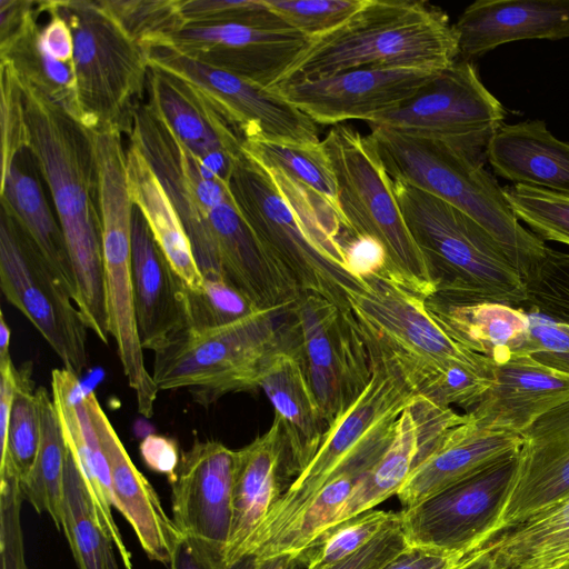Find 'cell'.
<instances>
[{
    "mask_svg": "<svg viewBox=\"0 0 569 569\" xmlns=\"http://www.w3.org/2000/svg\"><path fill=\"white\" fill-rule=\"evenodd\" d=\"M20 82L28 150L47 184L64 236L74 302L87 328L108 343L99 179L91 131L38 89Z\"/></svg>",
    "mask_w": 569,
    "mask_h": 569,
    "instance_id": "cell-1",
    "label": "cell"
},
{
    "mask_svg": "<svg viewBox=\"0 0 569 569\" xmlns=\"http://www.w3.org/2000/svg\"><path fill=\"white\" fill-rule=\"evenodd\" d=\"M400 520V512L370 509L331 527L298 557L303 569H329Z\"/></svg>",
    "mask_w": 569,
    "mask_h": 569,
    "instance_id": "cell-42",
    "label": "cell"
},
{
    "mask_svg": "<svg viewBox=\"0 0 569 569\" xmlns=\"http://www.w3.org/2000/svg\"><path fill=\"white\" fill-rule=\"evenodd\" d=\"M349 273L357 280L381 274L387 267L382 243L371 236H350L341 240Z\"/></svg>",
    "mask_w": 569,
    "mask_h": 569,
    "instance_id": "cell-52",
    "label": "cell"
},
{
    "mask_svg": "<svg viewBox=\"0 0 569 569\" xmlns=\"http://www.w3.org/2000/svg\"><path fill=\"white\" fill-rule=\"evenodd\" d=\"M39 28L36 19L7 50L0 52V60L10 61L20 80L38 89L78 120L74 63L60 62L46 52L38 41Z\"/></svg>",
    "mask_w": 569,
    "mask_h": 569,
    "instance_id": "cell-40",
    "label": "cell"
},
{
    "mask_svg": "<svg viewBox=\"0 0 569 569\" xmlns=\"http://www.w3.org/2000/svg\"><path fill=\"white\" fill-rule=\"evenodd\" d=\"M287 313L283 347L300 360L328 428L368 383V348L348 308L319 295L300 292Z\"/></svg>",
    "mask_w": 569,
    "mask_h": 569,
    "instance_id": "cell-12",
    "label": "cell"
},
{
    "mask_svg": "<svg viewBox=\"0 0 569 569\" xmlns=\"http://www.w3.org/2000/svg\"><path fill=\"white\" fill-rule=\"evenodd\" d=\"M74 40L78 120L88 129L110 127L129 136L133 113L146 100L149 64L99 0H46Z\"/></svg>",
    "mask_w": 569,
    "mask_h": 569,
    "instance_id": "cell-9",
    "label": "cell"
},
{
    "mask_svg": "<svg viewBox=\"0 0 569 569\" xmlns=\"http://www.w3.org/2000/svg\"><path fill=\"white\" fill-rule=\"evenodd\" d=\"M144 463L153 471L164 473L171 479L179 466L180 458L174 440L159 435H149L140 443Z\"/></svg>",
    "mask_w": 569,
    "mask_h": 569,
    "instance_id": "cell-55",
    "label": "cell"
},
{
    "mask_svg": "<svg viewBox=\"0 0 569 569\" xmlns=\"http://www.w3.org/2000/svg\"><path fill=\"white\" fill-rule=\"evenodd\" d=\"M19 382L11 358L0 362V451L6 447L9 421Z\"/></svg>",
    "mask_w": 569,
    "mask_h": 569,
    "instance_id": "cell-56",
    "label": "cell"
},
{
    "mask_svg": "<svg viewBox=\"0 0 569 569\" xmlns=\"http://www.w3.org/2000/svg\"><path fill=\"white\" fill-rule=\"evenodd\" d=\"M408 549L400 520L355 555L329 569H383Z\"/></svg>",
    "mask_w": 569,
    "mask_h": 569,
    "instance_id": "cell-51",
    "label": "cell"
},
{
    "mask_svg": "<svg viewBox=\"0 0 569 569\" xmlns=\"http://www.w3.org/2000/svg\"><path fill=\"white\" fill-rule=\"evenodd\" d=\"M142 49L164 44L186 24L181 0H99Z\"/></svg>",
    "mask_w": 569,
    "mask_h": 569,
    "instance_id": "cell-43",
    "label": "cell"
},
{
    "mask_svg": "<svg viewBox=\"0 0 569 569\" xmlns=\"http://www.w3.org/2000/svg\"><path fill=\"white\" fill-rule=\"evenodd\" d=\"M131 258L139 339L143 350L156 352L188 328L186 284L137 206L132 211Z\"/></svg>",
    "mask_w": 569,
    "mask_h": 569,
    "instance_id": "cell-24",
    "label": "cell"
},
{
    "mask_svg": "<svg viewBox=\"0 0 569 569\" xmlns=\"http://www.w3.org/2000/svg\"><path fill=\"white\" fill-rule=\"evenodd\" d=\"M30 363L19 370L8 436L0 456V470L9 469L20 481L30 473L40 446L41 425L37 389Z\"/></svg>",
    "mask_w": 569,
    "mask_h": 569,
    "instance_id": "cell-41",
    "label": "cell"
},
{
    "mask_svg": "<svg viewBox=\"0 0 569 569\" xmlns=\"http://www.w3.org/2000/svg\"><path fill=\"white\" fill-rule=\"evenodd\" d=\"M99 179L104 290L109 335L133 390L138 411L150 418L159 389L144 363L134 310L131 228L133 202L127 183V150L122 133L91 130Z\"/></svg>",
    "mask_w": 569,
    "mask_h": 569,
    "instance_id": "cell-8",
    "label": "cell"
},
{
    "mask_svg": "<svg viewBox=\"0 0 569 569\" xmlns=\"http://www.w3.org/2000/svg\"><path fill=\"white\" fill-rule=\"evenodd\" d=\"M253 557L228 566L223 559L206 555L182 537H180L169 562L170 569H253Z\"/></svg>",
    "mask_w": 569,
    "mask_h": 569,
    "instance_id": "cell-54",
    "label": "cell"
},
{
    "mask_svg": "<svg viewBox=\"0 0 569 569\" xmlns=\"http://www.w3.org/2000/svg\"><path fill=\"white\" fill-rule=\"evenodd\" d=\"M386 172L456 207L500 246L526 282L547 246L513 214L503 188L485 169L482 157L443 141L372 128L368 136Z\"/></svg>",
    "mask_w": 569,
    "mask_h": 569,
    "instance_id": "cell-4",
    "label": "cell"
},
{
    "mask_svg": "<svg viewBox=\"0 0 569 569\" xmlns=\"http://www.w3.org/2000/svg\"><path fill=\"white\" fill-rule=\"evenodd\" d=\"M458 57L455 24L441 9L423 1L367 0L341 27L313 39L278 84L357 68L441 71Z\"/></svg>",
    "mask_w": 569,
    "mask_h": 569,
    "instance_id": "cell-5",
    "label": "cell"
},
{
    "mask_svg": "<svg viewBox=\"0 0 569 569\" xmlns=\"http://www.w3.org/2000/svg\"><path fill=\"white\" fill-rule=\"evenodd\" d=\"M262 389L280 421L287 488L302 472L319 449L327 425L300 360L286 347L268 359L259 379Z\"/></svg>",
    "mask_w": 569,
    "mask_h": 569,
    "instance_id": "cell-30",
    "label": "cell"
},
{
    "mask_svg": "<svg viewBox=\"0 0 569 569\" xmlns=\"http://www.w3.org/2000/svg\"><path fill=\"white\" fill-rule=\"evenodd\" d=\"M330 160L343 230L371 236L387 252L383 274L427 299L436 284L400 210L393 182L368 136L337 124L321 141Z\"/></svg>",
    "mask_w": 569,
    "mask_h": 569,
    "instance_id": "cell-7",
    "label": "cell"
},
{
    "mask_svg": "<svg viewBox=\"0 0 569 569\" xmlns=\"http://www.w3.org/2000/svg\"><path fill=\"white\" fill-rule=\"evenodd\" d=\"M188 328L203 330L240 320L258 309L222 278H203L198 290L186 286Z\"/></svg>",
    "mask_w": 569,
    "mask_h": 569,
    "instance_id": "cell-46",
    "label": "cell"
},
{
    "mask_svg": "<svg viewBox=\"0 0 569 569\" xmlns=\"http://www.w3.org/2000/svg\"><path fill=\"white\" fill-rule=\"evenodd\" d=\"M392 182L405 222L436 284L433 296L453 302L526 306V282L485 228L428 192Z\"/></svg>",
    "mask_w": 569,
    "mask_h": 569,
    "instance_id": "cell-6",
    "label": "cell"
},
{
    "mask_svg": "<svg viewBox=\"0 0 569 569\" xmlns=\"http://www.w3.org/2000/svg\"><path fill=\"white\" fill-rule=\"evenodd\" d=\"M469 569H563L569 566V498L468 552Z\"/></svg>",
    "mask_w": 569,
    "mask_h": 569,
    "instance_id": "cell-33",
    "label": "cell"
},
{
    "mask_svg": "<svg viewBox=\"0 0 569 569\" xmlns=\"http://www.w3.org/2000/svg\"><path fill=\"white\" fill-rule=\"evenodd\" d=\"M569 400V375L515 353L492 367V382L468 413L478 423L522 433L552 408Z\"/></svg>",
    "mask_w": 569,
    "mask_h": 569,
    "instance_id": "cell-27",
    "label": "cell"
},
{
    "mask_svg": "<svg viewBox=\"0 0 569 569\" xmlns=\"http://www.w3.org/2000/svg\"><path fill=\"white\" fill-rule=\"evenodd\" d=\"M440 71L357 68L312 80L280 83L278 91L317 124L367 123L399 107Z\"/></svg>",
    "mask_w": 569,
    "mask_h": 569,
    "instance_id": "cell-19",
    "label": "cell"
},
{
    "mask_svg": "<svg viewBox=\"0 0 569 569\" xmlns=\"http://www.w3.org/2000/svg\"><path fill=\"white\" fill-rule=\"evenodd\" d=\"M1 178L29 142L26 107L19 76L8 60H0Z\"/></svg>",
    "mask_w": 569,
    "mask_h": 569,
    "instance_id": "cell-48",
    "label": "cell"
},
{
    "mask_svg": "<svg viewBox=\"0 0 569 569\" xmlns=\"http://www.w3.org/2000/svg\"><path fill=\"white\" fill-rule=\"evenodd\" d=\"M22 159L21 152L1 178V208L17 220L74 297L72 268L58 217L44 194L38 167L30 169L32 154L28 167Z\"/></svg>",
    "mask_w": 569,
    "mask_h": 569,
    "instance_id": "cell-36",
    "label": "cell"
},
{
    "mask_svg": "<svg viewBox=\"0 0 569 569\" xmlns=\"http://www.w3.org/2000/svg\"><path fill=\"white\" fill-rule=\"evenodd\" d=\"M0 287L77 376L89 365L87 326L71 291L4 209L0 213Z\"/></svg>",
    "mask_w": 569,
    "mask_h": 569,
    "instance_id": "cell-13",
    "label": "cell"
},
{
    "mask_svg": "<svg viewBox=\"0 0 569 569\" xmlns=\"http://www.w3.org/2000/svg\"><path fill=\"white\" fill-rule=\"evenodd\" d=\"M368 353V383L327 428L312 460L252 535L246 557H279L320 490L341 472L367 473L390 446L401 413L419 398L388 362L369 350Z\"/></svg>",
    "mask_w": 569,
    "mask_h": 569,
    "instance_id": "cell-3",
    "label": "cell"
},
{
    "mask_svg": "<svg viewBox=\"0 0 569 569\" xmlns=\"http://www.w3.org/2000/svg\"><path fill=\"white\" fill-rule=\"evenodd\" d=\"M253 569H303V563L298 556H279L269 559H254Z\"/></svg>",
    "mask_w": 569,
    "mask_h": 569,
    "instance_id": "cell-59",
    "label": "cell"
},
{
    "mask_svg": "<svg viewBox=\"0 0 569 569\" xmlns=\"http://www.w3.org/2000/svg\"><path fill=\"white\" fill-rule=\"evenodd\" d=\"M284 441L280 421L238 450L232 493V523L224 562L244 559L249 540L287 490L283 476Z\"/></svg>",
    "mask_w": 569,
    "mask_h": 569,
    "instance_id": "cell-31",
    "label": "cell"
},
{
    "mask_svg": "<svg viewBox=\"0 0 569 569\" xmlns=\"http://www.w3.org/2000/svg\"><path fill=\"white\" fill-rule=\"evenodd\" d=\"M86 402L108 461L113 507L127 519L147 556L169 565L179 531L153 487L131 461L93 391H86Z\"/></svg>",
    "mask_w": 569,
    "mask_h": 569,
    "instance_id": "cell-26",
    "label": "cell"
},
{
    "mask_svg": "<svg viewBox=\"0 0 569 569\" xmlns=\"http://www.w3.org/2000/svg\"><path fill=\"white\" fill-rule=\"evenodd\" d=\"M228 189L240 216L300 291L346 308L345 290L361 286L363 280L355 279L347 269L339 217L244 151L234 164Z\"/></svg>",
    "mask_w": 569,
    "mask_h": 569,
    "instance_id": "cell-2",
    "label": "cell"
},
{
    "mask_svg": "<svg viewBox=\"0 0 569 569\" xmlns=\"http://www.w3.org/2000/svg\"><path fill=\"white\" fill-rule=\"evenodd\" d=\"M521 436L512 481L483 542L569 498V400Z\"/></svg>",
    "mask_w": 569,
    "mask_h": 569,
    "instance_id": "cell-21",
    "label": "cell"
},
{
    "mask_svg": "<svg viewBox=\"0 0 569 569\" xmlns=\"http://www.w3.org/2000/svg\"><path fill=\"white\" fill-rule=\"evenodd\" d=\"M366 473L345 471L330 480L311 501L279 556H298L337 520L343 505Z\"/></svg>",
    "mask_w": 569,
    "mask_h": 569,
    "instance_id": "cell-45",
    "label": "cell"
},
{
    "mask_svg": "<svg viewBox=\"0 0 569 569\" xmlns=\"http://www.w3.org/2000/svg\"><path fill=\"white\" fill-rule=\"evenodd\" d=\"M52 399L62 432L82 476L93 515L112 540L124 569H133L132 556L112 515L110 471L98 433L89 415L79 376L62 368L51 372Z\"/></svg>",
    "mask_w": 569,
    "mask_h": 569,
    "instance_id": "cell-28",
    "label": "cell"
},
{
    "mask_svg": "<svg viewBox=\"0 0 569 569\" xmlns=\"http://www.w3.org/2000/svg\"><path fill=\"white\" fill-rule=\"evenodd\" d=\"M10 339L11 330L6 321L4 315L0 312V362L4 361L10 357Z\"/></svg>",
    "mask_w": 569,
    "mask_h": 569,
    "instance_id": "cell-60",
    "label": "cell"
},
{
    "mask_svg": "<svg viewBox=\"0 0 569 569\" xmlns=\"http://www.w3.org/2000/svg\"><path fill=\"white\" fill-rule=\"evenodd\" d=\"M283 312L260 309L221 327L186 329L154 352L157 388L188 389L202 406L227 393L259 389L269 357L283 346L278 323Z\"/></svg>",
    "mask_w": 569,
    "mask_h": 569,
    "instance_id": "cell-10",
    "label": "cell"
},
{
    "mask_svg": "<svg viewBox=\"0 0 569 569\" xmlns=\"http://www.w3.org/2000/svg\"><path fill=\"white\" fill-rule=\"evenodd\" d=\"M243 151L267 169L286 176L316 203L339 214L337 182L321 141L297 144L251 140L243 142Z\"/></svg>",
    "mask_w": 569,
    "mask_h": 569,
    "instance_id": "cell-38",
    "label": "cell"
},
{
    "mask_svg": "<svg viewBox=\"0 0 569 569\" xmlns=\"http://www.w3.org/2000/svg\"><path fill=\"white\" fill-rule=\"evenodd\" d=\"M346 306L369 351L393 368L460 363L492 370L493 363L449 336L426 299L381 273L345 290Z\"/></svg>",
    "mask_w": 569,
    "mask_h": 569,
    "instance_id": "cell-11",
    "label": "cell"
},
{
    "mask_svg": "<svg viewBox=\"0 0 569 569\" xmlns=\"http://www.w3.org/2000/svg\"><path fill=\"white\" fill-rule=\"evenodd\" d=\"M465 555L409 548L383 569H440L461 559Z\"/></svg>",
    "mask_w": 569,
    "mask_h": 569,
    "instance_id": "cell-57",
    "label": "cell"
},
{
    "mask_svg": "<svg viewBox=\"0 0 569 569\" xmlns=\"http://www.w3.org/2000/svg\"><path fill=\"white\" fill-rule=\"evenodd\" d=\"M455 28L465 61L513 41L561 40L569 38V0H477Z\"/></svg>",
    "mask_w": 569,
    "mask_h": 569,
    "instance_id": "cell-29",
    "label": "cell"
},
{
    "mask_svg": "<svg viewBox=\"0 0 569 569\" xmlns=\"http://www.w3.org/2000/svg\"><path fill=\"white\" fill-rule=\"evenodd\" d=\"M184 24L242 23L266 28H291L262 0H181Z\"/></svg>",
    "mask_w": 569,
    "mask_h": 569,
    "instance_id": "cell-49",
    "label": "cell"
},
{
    "mask_svg": "<svg viewBox=\"0 0 569 569\" xmlns=\"http://www.w3.org/2000/svg\"><path fill=\"white\" fill-rule=\"evenodd\" d=\"M463 417L465 415H458L451 408L440 407L423 397L406 408L398 420L390 446L357 483L333 526L373 509L397 495L411 471L430 452L442 433Z\"/></svg>",
    "mask_w": 569,
    "mask_h": 569,
    "instance_id": "cell-25",
    "label": "cell"
},
{
    "mask_svg": "<svg viewBox=\"0 0 569 569\" xmlns=\"http://www.w3.org/2000/svg\"><path fill=\"white\" fill-rule=\"evenodd\" d=\"M517 453L402 509L409 548L468 553L480 546L512 481Z\"/></svg>",
    "mask_w": 569,
    "mask_h": 569,
    "instance_id": "cell-17",
    "label": "cell"
},
{
    "mask_svg": "<svg viewBox=\"0 0 569 569\" xmlns=\"http://www.w3.org/2000/svg\"><path fill=\"white\" fill-rule=\"evenodd\" d=\"M238 450L219 441H194L181 455L171 483L172 521L190 543L223 559L232 523Z\"/></svg>",
    "mask_w": 569,
    "mask_h": 569,
    "instance_id": "cell-18",
    "label": "cell"
},
{
    "mask_svg": "<svg viewBox=\"0 0 569 569\" xmlns=\"http://www.w3.org/2000/svg\"><path fill=\"white\" fill-rule=\"evenodd\" d=\"M518 353L569 375V323L550 318L535 320L530 315L527 338Z\"/></svg>",
    "mask_w": 569,
    "mask_h": 569,
    "instance_id": "cell-50",
    "label": "cell"
},
{
    "mask_svg": "<svg viewBox=\"0 0 569 569\" xmlns=\"http://www.w3.org/2000/svg\"><path fill=\"white\" fill-rule=\"evenodd\" d=\"M311 41L292 28L214 23L184 26L164 44L202 64L273 88Z\"/></svg>",
    "mask_w": 569,
    "mask_h": 569,
    "instance_id": "cell-20",
    "label": "cell"
},
{
    "mask_svg": "<svg viewBox=\"0 0 569 569\" xmlns=\"http://www.w3.org/2000/svg\"><path fill=\"white\" fill-rule=\"evenodd\" d=\"M39 13L37 1L0 0V52L7 50Z\"/></svg>",
    "mask_w": 569,
    "mask_h": 569,
    "instance_id": "cell-53",
    "label": "cell"
},
{
    "mask_svg": "<svg viewBox=\"0 0 569 569\" xmlns=\"http://www.w3.org/2000/svg\"><path fill=\"white\" fill-rule=\"evenodd\" d=\"M262 1L288 26L313 40L341 27L367 0Z\"/></svg>",
    "mask_w": 569,
    "mask_h": 569,
    "instance_id": "cell-47",
    "label": "cell"
},
{
    "mask_svg": "<svg viewBox=\"0 0 569 569\" xmlns=\"http://www.w3.org/2000/svg\"><path fill=\"white\" fill-rule=\"evenodd\" d=\"M128 138L146 158L176 208L202 277L222 278L209 214L231 199L228 184L201 164L146 100L133 113Z\"/></svg>",
    "mask_w": 569,
    "mask_h": 569,
    "instance_id": "cell-15",
    "label": "cell"
},
{
    "mask_svg": "<svg viewBox=\"0 0 569 569\" xmlns=\"http://www.w3.org/2000/svg\"><path fill=\"white\" fill-rule=\"evenodd\" d=\"M522 443L517 432L485 427L468 413L448 428L415 467L397 493L403 509L481 470L515 456Z\"/></svg>",
    "mask_w": 569,
    "mask_h": 569,
    "instance_id": "cell-23",
    "label": "cell"
},
{
    "mask_svg": "<svg viewBox=\"0 0 569 569\" xmlns=\"http://www.w3.org/2000/svg\"><path fill=\"white\" fill-rule=\"evenodd\" d=\"M503 191L513 214L535 236L569 247V197L522 184Z\"/></svg>",
    "mask_w": 569,
    "mask_h": 569,
    "instance_id": "cell-44",
    "label": "cell"
},
{
    "mask_svg": "<svg viewBox=\"0 0 569 569\" xmlns=\"http://www.w3.org/2000/svg\"><path fill=\"white\" fill-rule=\"evenodd\" d=\"M41 437L36 462L28 477L20 481L23 499L39 512L49 515L61 530V505L68 446L53 403L43 387L37 388Z\"/></svg>",
    "mask_w": 569,
    "mask_h": 569,
    "instance_id": "cell-37",
    "label": "cell"
},
{
    "mask_svg": "<svg viewBox=\"0 0 569 569\" xmlns=\"http://www.w3.org/2000/svg\"><path fill=\"white\" fill-rule=\"evenodd\" d=\"M505 114L503 106L482 83L475 66L458 59L399 107L368 124L485 154Z\"/></svg>",
    "mask_w": 569,
    "mask_h": 569,
    "instance_id": "cell-14",
    "label": "cell"
},
{
    "mask_svg": "<svg viewBox=\"0 0 569 569\" xmlns=\"http://www.w3.org/2000/svg\"><path fill=\"white\" fill-rule=\"evenodd\" d=\"M426 306L449 336L495 365L520 351L530 327L523 308L503 303L453 302L431 296Z\"/></svg>",
    "mask_w": 569,
    "mask_h": 569,
    "instance_id": "cell-34",
    "label": "cell"
},
{
    "mask_svg": "<svg viewBox=\"0 0 569 569\" xmlns=\"http://www.w3.org/2000/svg\"><path fill=\"white\" fill-rule=\"evenodd\" d=\"M563 569H569V566H568V567H566V568H563Z\"/></svg>",
    "mask_w": 569,
    "mask_h": 569,
    "instance_id": "cell-62",
    "label": "cell"
},
{
    "mask_svg": "<svg viewBox=\"0 0 569 569\" xmlns=\"http://www.w3.org/2000/svg\"><path fill=\"white\" fill-rule=\"evenodd\" d=\"M485 157L498 177L513 184L569 197V142L556 138L542 120L502 123Z\"/></svg>",
    "mask_w": 569,
    "mask_h": 569,
    "instance_id": "cell-32",
    "label": "cell"
},
{
    "mask_svg": "<svg viewBox=\"0 0 569 569\" xmlns=\"http://www.w3.org/2000/svg\"><path fill=\"white\" fill-rule=\"evenodd\" d=\"M126 170L131 200L142 212L159 248L184 284L198 290L203 277L183 223L146 158L130 143Z\"/></svg>",
    "mask_w": 569,
    "mask_h": 569,
    "instance_id": "cell-35",
    "label": "cell"
},
{
    "mask_svg": "<svg viewBox=\"0 0 569 569\" xmlns=\"http://www.w3.org/2000/svg\"><path fill=\"white\" fill-rule=\"evenodd\" d=\"M61 529L79 569H118L114 545L93 515L82 476L69 448Z\"/></svg>",
    "mask_w": 569,
    "mask_h": 569,
    "instance_id": "cell-39",
    "label": "cell"
},
{
    "mask_svg": "<svg viewBox=\"0 0 569 569\" xmlns=\"http://www.w3.org/2000/svg\"><path fill=\"white\" fill-rule=\"evenodd\" d=\"M1 569H28L24 559L22 530L18 525L1 529Z\"/></svg>",
    "mask_w": 569,
    "mask_h": 569,
    "instance_id": "cell-58",
    "label": "cell"
},
{
    "mask_svg": "<svg viewBox=\"0 0 569 569\" xmlns=\"http://www.w3.org/2000/svg\"><path fill=\"white\" fill-rule=\"evenodd\" d=\"M471 566V558L469 555H465L461 559L442 567L440 569H467Z\"/></svg>",
    "mask_w": 569,
    "mask_h": 569,
    "instance_id": "cell-61",
    "label": "cell"
},
{
    "mask_svg": "<svg viewBox=\"0 0 569 569\" xmlns=\"http://www.w3.org/2000/svg\"><path fill=\"white\" fill-rule=\"evenodd\" d=\"M146 101L201 164L228 184L243 140L191 83L149 67Z\"/></svg>",
    "mask_w": 569,
    "mask_h": 569,
    "instance_id": "cell-22",
    "label": "cell"
},
{
    "mask_svg": "<svg viewBox=\"0 0 569 569\" xmlns=\"http://www.w3.org/2000/svg\"><path fill=\"white\" fill-rule=\"evenodd\" d=\"M149 67L191 83L244 141L319 143L318 124L272 88L202 64L170 46L144 48Z\"/></svg>",
    "mask_w": 569,
    "mask_h": 569,
    "instance_id": "cell-16",
    "label": "cell"
}]
</instances>
